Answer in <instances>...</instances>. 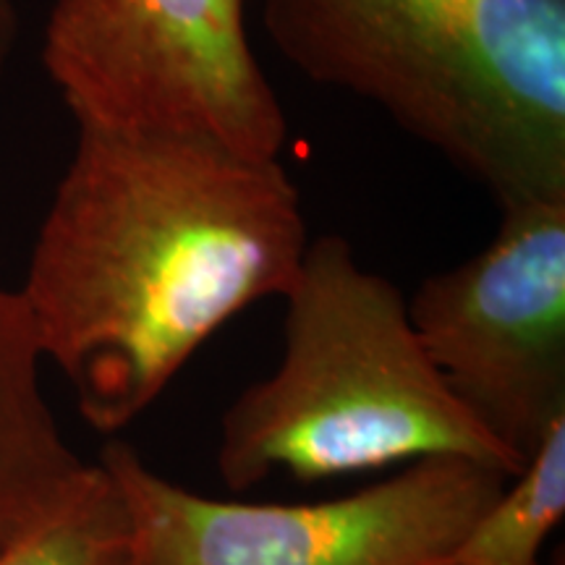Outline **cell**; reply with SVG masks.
Masks as SVG:
<instances>
[{"label":"cell","instance_id":"8992f818","mask_svg":"<svg viewBox=\"0 0 565 565\" xmlns=\"http://www.w3.org/2000/svg\"><path fill=\"white\" fill-rule=\"evenodd\" d=\"M406 312L450 393L526 461L565 414V196L500 207L492 242Z\"/></svg>","mask_w":565,"mask_h":565},{"label":"cell","instance_id":"3957f363","mask_svg":"<svg viewBox=\"0 0 565 565\" xmlns=\"http://www.w3.org/2000/svg\"><path fill=\"white\" fill-rule=\"evenodd\" d=\"M282 301L278 366L223 414L217 471L228 490H249L275 471L317 482L433 458L505 477L524 469L445 385L401 288L359 265L345 238L309 242Z\"/></svg>","mask_w":565,"mask_h":565},{"label":"cell","instance_id":"7a4b0ae2","mask_svg":"<svg viewBox=\"0 0 565 565\" xmlns=\"http://www.w3.org/2000/svg\"><path fill=\"white\" fill-rule=\"evenodd\" d=\"M265 30L498 207L565 196V0H265Z\"/></svg>","mask_w":565,"mask_h":565},{"label":"cell","instance_id":"ba28073f","mask_svg":"<svg viewBox=\"0 0 565 565\" xmlns=\"http://www.w3.org/2000/svg\"><path fill=\"white\" fill-rule=\"evenodd\" d=\"M565 513V414L550 422L524 469L508 479L448 565H540Z\"/></svg>","mask_w":565,"mask_h":565},{"label":"cell","instance_id":"5b68a950","mask_svg":"<svg viewBox=\"0 0 565 565\" xmlns=\"http://www.w3.org/2000/svg\"><path fill=\"white\" fill-rule=\"evenodd\" d=\"M147 565H448L511 477L461 458L416 461L387 482L301 505L225 503L152 471L137 450L100 456Z\"/></svg>","mask_w":565,"mask_h":565},{"label":"cell","instance_id":"6da1fadb","mask_svg":"<svg viewBox=\"0 0 565 565\" xmlns=\"http://www.w3.org/2000/svg\"><path fill=\"white\" fill-rule=\"evenodd\" d=\"M309 249L280 158L192 134L76 126L19 288L40 359L84 422L116 433L252 303L282 299Z\"/></svg>","mask_w":565,"mask_h":565},{"label":"cell","instance_id":"30bf717a","mask_svg":"<svg viewBox=\"0 0 565 565\" xmlns=\"http://www.w3.org/2000/svg\"><path fill=\"white\" fill-rule=\"evenodd\" d=\"M19 38V13L13 0H0V76L9 68Z\"/></svg>","mask_w":565,"mask_h":565},{"label":"cell","instance_id":"8fae6325","mask_svg":"<svg viewBox=\"0 0 565 565\" xmlns=\"http://www.w3.org/2000/svg\"><path fill=\"white\" fill-rule=\"evenodd\" d=\"M116 565H147V563L141 561V557H139L137 553H134V547H131V550H129V555L121 557V561H118Z\"/></svg>","mask_w":565,"mask_h":565},{"label":"cell","instance_id":"277c9868","mask_svg":"<svg viewBox=\"0 0 565 565\" xmlns=\"http://www.w3.org/2000/svg\"><path fill=\"white\" fill-rule=\"evenodd\" d=\"M249 0H55L42 66L76 126L207 137L280 158L288 124L246 30Z\"/></svg>","mask_w":565,"mask_h":565},{"label":"cell","instance_id":"52a82bcc","mask_svg":"<svg viewBox=\"0 0 565 565\" xmlns=\"http://www.w3.org/2000/svg\"><path fill=\"white\" fill-rule=\"evenodd\" d=\"M40 387V351L19 291L0 286V547L87 479Z\"/></svg>","mask_w":565,"mask_h":565},{"label":"cell","instance_id":"9c48e42d","mask_svg":"<svg viewBox=\"0 0 565 565\" xmlns=\"http://www.w3.org/2000/svg\"><path fill=\"white\" fill-rule=\"evenodd\" d=\"M131 536L124 494L97 461L53 513L0 547V565H116Z\"/></svg>","mask_w":565,"mask_h":565}]
</instances>
